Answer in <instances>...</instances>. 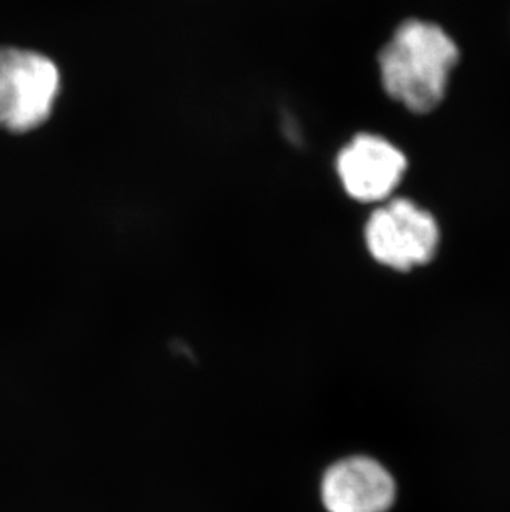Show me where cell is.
<instances>
[{
    "mask_svg": "<svg viewBox=\"0 0 510 512\" xmlns=\"http://www.w3.org/2000/svg\"><path fill=\"white\" fill-rule=\"evenodd\" d=\"M458 60V45L439 25L406 20L381 50V82L411 112L428 113L443 102Z\"/></svg>",
    "mask_w": 510,
    "mask_h": 512,
    "instance_id": "1",
    "label": "cell"
},
{
    "mask_svg": "<svg viewBox=\"0 0 510 512\" xmlns=\"http://www.w3.org/2000/svg\"><path fill=\"white\" fill-rule=\"evenodd\" d=\"M60 72L47 55L14 45L0 47V130L24 135L52 116Z\"/></svg>",
    "mask_w": 510,
    "mask_h": 512,
    "instance_id": "2",
    "label": "cell"
},
{
    "mask_svg": "<svg viewBox=\"0 0 510 512\" xmlns=\"http://www.w3.org/2000/svg\"><path fill=\"white\" fill-rule=\"evenodd\" d=\"M365 241L375 261L406 272L433 261L441 232L426 209L409 199L396 198L371 213Z\"/></svg>",
    "mask_w": 510,
    "mask_h": 512,
    "instance_id": "3",
    "label": "cell"
},
{
    "mask_svg": "<svg viewBox=\"0 0 510 512\" xmlns=\"http://www.w3.org/2000/svg\"><path fill=\"white\" fill-rule=\"evenodd\" d=\"M406 168V156L393 143L368 133L355 136L337 158L343 188L360 203H380L390 198Z\"/></svg>",
    "mask_w": 510,
    "mask_h": 512,
    "instance_id": "4",
    "label": "cell"
},
{
    "mask_svg": "<svg viewBox=\"0 0 510 512\" xmlns=\"http://www.w3.org/2000/svg\"><path fill=\"white\" fill-rule=\"evenodd\" d=\"M391 474L375 459H340L323 474L322 503L328 512H386L395 503Z\"/></svg>",
    "mask_w": 510,
    "mask_h": 512,
    "instance_id": "5",
    "label": "cell"
}]
</instances>
